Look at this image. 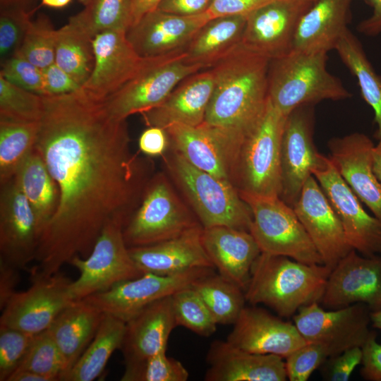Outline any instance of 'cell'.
Segmentation results:
<instances>
[{
	"label": "cell",
	"mask_w": 381,
	"mask_h": 381,
	"mask_svg": "<svg viewBox=\"0 0 381 381\" xmlns=\"http://www.w3.org/2000/svg\"><path fill=\"white\" fill-rule=\"evenodd\" d=\"M35 149L55 180L57 210L44 229L32 278L48 277L75 256L87 258L107 222L125 224L150 176V161L133 154L126 119L81 88L42 96Z\"/></svg>",
	"instance_id": "6da1fadb"
},
{
	"label": "cell",
	"mask_w": 381,
	"mask_h": 381,
	"mask_svg": "<svg viewBox=\"0 0 381 381\" xmlns=\"http://www.w3.org/2000/svg\"><path fill=\"white\" fill-rule=\"evenodd\" d=\"M270 61L240 43L210 67L214 87L204 122L236 129L246 137L267 107Z\"/></svg>",
	"instance_id": "7a4b0ae2"
},
{
	"label": "cell",
	"mask_w": 381,
	"mask_h": 381,
	"mask_svg": "<svg viewBox=\"0 0 381 381\" xmlns=\"http://www.w3.org/2000/svg\"><path fill=\"white\" fill-rule=\"evenodd\" d=\"M331 271L323 264L309 265L261 253L251 268L246 300L289 318L301 307L320 302Z\"/></svg>",
	"instance_id": "3957f363"
},
{
	"label": "cell",
	"mask_w": 381,
	"mask_h": 381,
	"mask_svg": "<svg viewBox=\"0 0 381 381\" xmlns=\"http://www.w3.org/2000/svg\"><path fill=\"white\" fill-rule=\"evenodd\" d=\"M327 53L291 51L271 59L268 98L287 116L295 109L322 100L350 98L351 92L327 69Z\"/></svg>",
	"instance_id": "277c9868"
},
{
	"label": "cell",
	"mask_w": 381,
	"mask_h": 381,
	"mask_svg": "<svg viewBox=\"0 0 381 381\" xmlns=\"http://www.w3.org/2000/svg\"><path fill=\"white\" fill-rule=\"evenodd\" d=\"M165 162L203 228L226 226L250 231L251 210L233 183L198 169L174 150Z\"/></svg>",
	"instance_id": "5b68a950"
},
{
	"label": "cell",
	"mask_w": 381,
	"mask_h": 381,
	"mask_svg": "<svg viewBox=\"0 0 381 381\" xmlns=\"http://www.w3.org/2000/svg\"><path fill=\"white\" fill-rule=\"evenodd\" d=\"M286 117L268 98L261 119L245 138L239 152L234 183L239 191L279 197L280 148Z\"/></svg>",
	"instance_id": "8992f818"
},
{
	"label": "cell",
	"mask_w": 381,
	"mask_h": 381,
	"mask_svg": "<svg viewBox=\"0 0 381 381\" xmlns=\"http://www.w3.org/2000/svg\"><path fill=\"white\" fill-rule=\"evenodd\" d=\"M238 192L251 210L250 232L261 253L309 265L323 264L292 207L279 197Z\"/></svg>",
	"instance_id": "52a82bcc"
},
{
	"label": "cell",
	"mask_w": 381,
	"mask_h": 381,
	"mask_svg": "<svg viewBox=\"0 0 381 381\" xmlns=\"http://www.w3.org/2000/svg\"><path fill=\"white\" fill-rule=\"evenodd\" d=\"M200 223L186 209L166 176L157 174L146 183L138 207L123 229L128 248L158 243Z\"/></svg>",
	"instance_id": "ba28073f"
},
{
	"label": "cell",
	"mask_w": 381,
	"mask_h": 381,
	"mask_svg": "<svg viewBox=\"0 0 381 381\" xmlns=\"http://www.w3.org/2000/svg\"><path fill=\"white\" fill-rule=\"evenodd\" d=\"M184 51L150 58L135 76L102 101L107 111L119 119L142 114L160 104L183 79L208 68L187 62Z\"/></svg>",
	"instance_id": "9c48e42d"
},
{
	"label": "cell",
	"mask_w": 381,
	"mask_h": 381,
	"mask_svg": "<svg viewBox=\"0 0 381 381\" xmlns=\"http://www.w3.org/2000/svg\"><path fill=\"white\" fill-rule=\"evenodd\" d=\"M125 222L113 219L107 223L90 255L74 257L69 264L80 273L71 281L69 293L73 301L106 291L114 285L140 277L143 273L133 260L123 234Z\"/></svg>",
	"instance_id": "30bf717a"
},
{
	"label": "cell",
	"mask_w": 381,
	"mask_h": 381,
	"mask_svg": "<svg viewBox=\"0 0 381 381\" xmlns=\"http://www.w3.org/2000/svg\"><path fill=\"white\" fill-rule=\"evenodd\" d=\"M165 130L171 148L190 164L234 185L244 134L205 122L197 126L174 124Z\"/></svg>",
	"instance_id": "8fae6325"
},
{
	"label": "cell",
	"mask_w": 381,
	"mask_h": 381,
	"mask_svg": "<svg viewBox=\"0 0 381 381\" xmlns=\"http://www.w3.org/2000/svg\"><path fill=\"white\" fill-rule=\"evenodd\" d=\"M370 312L361 303L325 310L318 302H314L301 307L294 321L306 342L325 345L333 356L363 346L371 332Z\"/></svg>",
	"instance_id": "7c38bea8"
},
{
	"label": "cell",
	"mask_w": 381,
	"mask_h": 381,
	"mask_svg": "<svg viewBox=\"0 0 381 381\" xmlns=\"http://www.w3.org/2000/svg\"><path fill=\"white\" fill-rule=\"evenodd\" d=\"M212 272L213 268H196L172 275L144 273L83 300L126 322L150 304L172 296Z\"/></svg>",
	"instance_id": "4fadbf2b"
},
{
	"label": "cell",
	"mask_w": 381,
	"mask_h": 381,
	"mask_svg": "<svg viewBox=\"0 0 381 381\" xmlns=\"http://www.w3.org/2000/svg\"><path fill=\"white\" fill-rule=\"evenodd\" d=\"M311 174L340 219L352 249L368 257L381 255V223L365 211L329 157L322 155Z\"/></svg>",
	"instance_id": "5bb4252c"
},
{
	"label": "cell",
	"mask_w": 381,
	"mask_h": 381,
	"mask_svg": "<svg viewBox=\"0 0 381 381\" xmlns=\"http://www.w3.org/2000/svg\"><path fill=\"white\" fill-rule=\"evenodd\" d=\"M71 281L59 272L32 279V286L16 292L2 309L0 325L35 336L49 329L59 314L73 301Z\"/></svg>",
	"instance_id": "9a60e30c"
},
{
	"label": "cell",
	"mask_w": 381,
	"mask_h": 381,
	"mask_svg": "<svg viewBox=\"0 0 381 381\" xmlns=\"http://www.w3.org/2000/svg\"><path fill=\"white\" fill-rule=\"evenodd\" d=\"M315 2L271 0L247 15L241 44L270 60L289 54L298 25Z\"/></svg>",
	"instance_id": "2e32d148"
},
{
	"label": "cell",
	"mask_w": 381,
	"mask_h": 381,
	"mask_svg": "<svg viewBox=\"0 0 381 381\" xmlns=\"http://www.w3.org/2000/svg\"><path fill=\"white\" fill-rule=\"evenodd\" d=\"M313 105H303L286 117L280 148L279 198L293 207L311 171L320 162L313 139Z\"/></svg>",
	"instance_id": "e0dca14e"
},
{
	"label": "cell",
	"mask_w": 381,
	"mask_h": 381,
	"mask_svg": "<svg viewBox=\"0 0 381 381\" xmlns=\"http://www.w3.org/2000/svg\"><path fill=\"white\" fill-rule=\"evenodd\" d=\"M0 186V260L23 269L35 260L42 230L14 177Z\"/></svg>",
	"instance_id": "ac0fdd59"
},
{
	"label": "cell",
	"mask_w": 381,
	"mask_h": 381,
	"mask_svg": "<svg viewBox=\"0 0 381 381\" xmlns=\"http://www.w3.org/2000/svg\"><path fill=\"white\" fill-rule=\"evenodd\" d=\"M320 302L329 309L361 303L371 311L381 310V255L351 250L332 270Z\"/></svg>",
	"instance_id": "d6986e66"
},
{
	"label": "cell",
	"mask_w": 381,
	"mask_h": 381,
	"mask_svg": "<svg viewBox=\"0 0 381 381\" xmlns=\"http://www.w3.org/2000/svg\"><path fill=\"white\" fill-rule=\"evenodd\" d=\"M293 208L320 254L331 270L352 249L337 214L320 184L311 175Z\"/></svg>",
	"instance_id": "ffe728a7"
},
{
	"label": "cell",
	"mask_w": 381,
	"mask_h": 381,
	"mask_svg": "<svg viewBox=\"0 0 381 381\" xmlns=\"http://www.w3.org/2000/svg\"><path fill=\"white\" fill-rule=\"evenodd\" d=\"M93 70L81 89L99 101L117 91L135 76L150 58L140 57L126 37V32L109 30L93 40Z\"/></svg>",
	"instance_id": "44dd1931"
},
{
	"label": "cell",
	"mask_w": 381,
	"mask_h": 381,
	"mask_svg": "<svg viewBox=\"0 0 381 381\" xmlns=\"http://www.w3.org/2000/svg\"><path fill=\"white\" fill-rule=\"evenodd\" d=\"M212 18L207 11L183 16L155 9L126 31V37L143 58L167 56L185 50L197 32Z\"/></svg>",
	"instance_id": "7402d4cb"
},
{
	"label": "cell",
	"mask_w": 381,
	"mask_h": 381,
	"mask_svg": "<svg viewBox=\"0 0 381 381\" xmlns=\"http://www.w3.org/2000/svg\"><path fill=\"white\" fill-rule=\"evenodd\" d=\"M327 146L329 157L339 174L381 223V183L373 171V140L355 132L330 139Z\"/></svg>",
	"instance_id": "603a6c76"
},
{
	"label": "cell",
	"mask_w": 381,
	"mask_h": 381,
	"mask_svg": "<svg viewBox=\"0 0 381 381\" xmlns=\"http://www.w3.org/2000/svg\"><path fill=\"white\" fill-rule=\"evenodd\" d=\"M226 341L248 352L285 358L307 343L295 325L255 306L243 308Z\"/></svg>",
	"instance_id": "cb8c5ba5"
},
{
	"label": "cell",
	"mask_w": 381,
	"mask_h": 381,
	"mask_svg": "<svg viewBox=\"0 0 381 381\" xmlns=\"http://www.w3.org/2000/svg\"><path fill=\"white\" fill-rule=\"evenodd\" d=\"M198 224L179 236L145 246L128 248L137 267L144 273L172 275L196 268H213Z\"/></svg>",
	"instance_id": "d4e9b609"
},
{
	"label": "cell",
	"mask_w": 381,
	"mask_h": 381,
	"mask_svg": "<svg viewBox=\"0 0 381 381\" xmlns=\"http://www.w3.org/2000/svg\"><path fill=\"white\" fill-rule=\"evenodd\" d=\"M214 87L210 68L188 76L160 104L140 114L145 124L164 129L174 124L200 125L205 121Z\"/></svg>",
	"instance_id": "484cf974"
},
{
	"label": "cell",
	"mask_w": 381,
	"mask_h": 381,
	"mask_svg": "<svg viewBox=\"0 0 381 381\" xmlns=\"http://www.w3.org/2000/svg\"><path fill=\"white\" fill-rule=\"evenodd\" d=\"M274 354L246 351L226 341H213L207 353L206 381H285V361Z\"/></svg>",
	"instance_id": "4316f807"
},
{
	"label": "cell",
	"mask_w": 381,
	"mask_h": 381,
	"mask_svg": "<svg viewBox=\"0 0 381 381\" xmlns=\"http://www.w3.org/2000/svg\"><path fill=\"white\" fill-rule=\"evenodd\" d=\"M204 248L219 274L244 291L252 266L261 250L248 231L226 226L203 228Z\"/></svg>",
	"instance_id": "83f0119b"
},
{
	"label": "cell",
	"mask_w": 381,
	"mask_h": 381,
	"mask_svg": "<svg viewBox=\"0 0 381 381\" xmlns=\"http://www.w3.org/2000/svg\"><path fill=\"white\" fill-rule=\"evenodd\" d=\"M176 326L172 296L147 306L126 322L121 347L125 363L139 361L167 352L170 334Z\"/></svg>",
	"instance_id": "f1b7e54d"
},
{
	"label": "cell",
	"mask_w": 381,
	"mask_h": 381,
	"mask_svg": "<svg viewBox=\"0 0 381 381\" xmlns=\"http://www.w3.org/2000/svg\"><path fill=\"white\" fill-rule=\"evenodd\" d=\"M352 1H315L298 25L291 51L327 53L334 49L339 39L348 29Z\"/></svg>",
	"instance_id": "f546056e"
},
{
	"label": "cell",
	"mask_w": 381,
	"mask_h": 381,
	"mask_svg": "<svg viewBox=\"0 0 381 381\" xmlns=\"http://www.w3.org/2000/svg\"><path fill=\"white\" fill-rule=\"evenodd\" d=\"M104 313L83 300L64 308L47 329L63 358L66 375L97 333Z\"/></svg>",
	"instance_id": "4dcf8cb0"
},
{
	"label": "cell",
	"mask_w": 381,
	"mask_h": 381,
	"mask_svg": "<svg viewBox=\"0 0 381 381\" xmlns=\"http://www.w3.org/2000/svg\"><path fill=\"white\" fill-rule=\"evenodd\" d=\"M246 18L238 15L209 20L185 49L186 61L211 67L241 42Z\"/></svg>",
	"instance_id": "1f68e13d"
},
{
	"label": "cell",
	"mask_w": 381,
	"mask_h": 381,
	"mask_svg": "<svg viewBox=\"0 0 381 381\" xmlns=\"http://www.w3.org/2000/svg\"><path fill=\"white\" fill-rule=\"evenodd\" d=\"M14 179L32 207L42 233L57 210L59 193L35 147L19 167Z\"/></svg>",
	"instance_id": "d6a6232c"
},
{
	"label": "cell",
	"mask_w": 381,
	"mask_h": 381,
	"mask_svg": "<svg viewBox=\"0 0 381 381\" xmlns=\"http://www.w3.org/2000/svg\"><path fill=\"white\" fill-rule=\"evenodd\" d=\"M125 331L126 322L104 313L94 338L61 380L92 381L99 377L114 351L121 349Z\"/></svg>",
	"instance_id": "836d02e7"
},
{
	"label": "cell",
	"mask_w": 381,
	"mask_h": 381,
	"mask_svg": "<svg viewBox=\"0 0 381 381\" xmlns=\"http://www.w3.org/2000/svg\"><path fill=\"white\" fill-rule=\"evenodd\" d=\"M341 61L356 78L362 97L374 111L377 125L375 138L381 139V75L368 60L361 42L349 30L341 35L336 44Z\"/></svg>",
	"instance_id": "e575fe53"
},
{
	"label": "cell",
	"mask_w": 381,
	"mask_h": 381,
	"mask_svg": "<svg viewBox=\"0 0 381 381\" xmlns=\"http://www.w3.org/2000/svg\"><path fill=\"white\" fill-rule=\"evenodd\" d=\"M40 121L0 119V185L11 179L33 151Z\"/></svg>",
	"instance_id": "d590c367"
},
{
	"label": "cell",
	"mask_w": 381,
	"mask_h": 381,
	"mask_svg": "<svg viewBox=\"0 0 381 381\" xmlns=\"http://www.w3.org/2000/svg\"><path fill=\"white\" fill-rule=\"evenodd\" d=\"M92 38L69 21L57 30L55 64L82 86L93 70Z\"/></svg>",
	"instance_id": "8d00e7d4"
},
{
	"label": "cell",
	"mask_w": 381,
	"mask_h": 381,
	"mask_svg": "<svg viewBox=\"0 0 381 381\" xmlns=\"http://www.w3.org/2000/svg\"><path fill=\"white\" fill-rule=\"evenodd\" d=\"M192 287L202 298L217 324L234 325L246 306L244 290L214 272L196 280Z\"/></svg>",
	"instance_id": "74e56055"
},
{
	"label": "cell",
	"mask_w": 381,
	"mask_h": 381,
	"mask_svg": "<svg viewBox=\"0 0 381 381\" xmlns=\"http://www.w3.org/2000/svg\"><path fill=\"white\" fill-rule=\"evenodd\" d=\"M69 21L92 39L102 32H126L133 23L132 0H90L83 10Z\"/></svg>",
	"instance_id": "f35d334b"
},
{
	"label": "cell",
	"mask_w": 381,
	"mask_h": 381,
	"mask_svg": "<svg viewBox=\"0 0 381 381\" xmlns=\"http://www.w3.org/2000/svg\"><path fill=\"white\" fill-rule=\"evenodd\" d=\"M172 306L177 326H183L203 337L216 332L218 324L192 285L172 295Z\"/></svg>",
	"instance_id": "ab89813d"
},
{
	"label": "cell",
	"mask_w": 381,
	"mask_h": 381,
	"mask_svg": "<svg viewBox=\"0 0 381 381\" xmlns=\"http://www.w3.org/2000/svg\"><path fill=\"white\" fill-rule=\"evenodd\" d=\"M56 38L57 30L49 17L40 14L30 23L22 44L15 55L25 58L44 69L55 62Z\"/></svg>",
	"instance_id": "60d3db41"
},
{
	"label": "cell",
	"mask_w": 381,
	"mask_h": 381,
	"mask_svg": "<svg viewBox=\"0 0 381 381\" xmlns=\"http://www.w3.org/2000/svg\"><path fill=\"white\" fill-rule=\"evenodd\" d=\"M43 111L42 95L16 86L0 75V119L40 121Z\"/></svg>",
	"instance_id": "b9f144b4"
},
{
	"label": "cell",
	"mask_w": 381,
	"mask_h": 381,
	"mask_svg": "<svg viewBox=\"0 0 381 381\" xmlns=\"http://www.w3.org/2000/svg\"><path fill=\"white\" fill-rule=\"evenodd\" d=\"M16 370L31 371L47 377L49 381L60 380L64 373L63 358L47 330L34 336Z\"/></svg>",
	"instance_id": "7bdbcfd3"
},
{
	"label": "cell",
	"mask_w": 381,
	"mask_h": 381,
	"mask_svg": "<svg viewBox=\"0 0 381 381\" xmlns=\"http://www.w3.org/2000/svg\"><path fill=\"white\" fill-rule=\"evenodd\" d=\"M189 373L178 360L162 352L143 360L126 363L122 381H186Z\"/></svg>",
	"instance_id": "ee69618b"
},
{
	"label": "cell",
	"mask_w": 381,
	"mask_h": 381,
	"mask_svg": "<svg viewBox=\"0 0 381 381\" xmlns=\"http://www.w3.org/2000/svg\"><path fill=\"white\" fill-rule=\"evenodd\" d=\"M32 11L17 8H0L1 63L15 55L32 20Z\"/></svg>",
	"instance_id": "f6af8a7d"
},
{
	"label": "cell",
	"mask_w": 381,
	"mask_h": 381,
	"mask_svg": "<svg viewBox=\"0 0 381 381\" xmlns=\"http://www.w3.org/2000/svg\"><path fill=\"white\" fill-rule=\"evenodd\" d=\"M34 336L0 325V380L8 381L25 356Z\"/></svg>",
	"instance_id": "bcb514c9"
},
{
	"label": "cell",
	"mask_w": 381,
	"mask_h": 381,
	"mask_svg": "<svg viewBox=\"0 0 381 381\" xmlns=\"http://www.w3.org/2000/svg\"><path fill=\"white\" fill-rule=\"evenodd\" d=\"M332 354L323 344L307 342L286 358L287 379L290 381H306Z\"/></svg>",
	"instance_id": "7dc6e473"
},
{
	"label": "cell",
	"mask_w": 381,
	"mask_h": 381,
	"mask_svg": "<svg viewBox=\"0 0 381 381\" xmlns=\"http://www.w3.org/2000/svg\"><path fill=\"white\" fill-rule=\"evenodd\" d=\"M0 75L23 89L45 95L42 69L25 58L14 55L1 63Z\"/></svg>",
	"instance_id": "c3c4849f"
},
{
	"label": "cell",
	"mask_w": 381,
	"mask_h": 381,
	"mask_svg": "<svg viewBox=\"0 0 381 381\" xmlns=\"http://www.w3.org/2000/svg\"><path fill=\"white\" fill-rule=\"evenodd\" d=\"M361 347H353L328 358L320 367L324 380H349L355 368L361 363Z\"/></svg>",
	"instance_id": "681fc988"
},
{
	"label": "cell",
	"mask_w": 381,
	"mask_h": 381,
	"mask_svg": "<svg viewBox=\"0 0 381 381\" xmlns=\"http://www.w3.org/2000/svg\"><path fill=\"white\" fill-rule=\"evenodd\" d=\"M44 96L68 94L79 90L82 85L55 63L42 69Z\"/></svg>",
	"instance_id": "f907efd6"
},
{
	"label": "cell",
	"mask_w": 381,
	"mask_h": 381,
	"mask_svg": "<svg viewBox=\"0 0 381 381\" xmlns=\"http://www.w3.org/2000/svg\"><path fill=\"white\" fill-rule=\"evenodd\" d=\"M376 337L375 332L371 331L361 347L362 367L360 373L368 381H381V344L377 341Z\"/></svg>",
	"instance_id": "816d5d0a"
},
{
	"label": "cell",
	"mask_w": 381,
	"mask_h": 381,
	"mask_svg": "<svg viewBox=\"0 0 381 381\" xmlns=\"http://www.w3.org/2000/svg\"><path fill=\"white\" fill-rule=\"evenodd\" d=\"M147 127L138 139L140 152L150 157L164 156L170 147L167 131L157 126Z\"/></svg>",
	"instance_id": "f5cc1de1"
},
{
	"label": "cell",
	"mask_w": 381,
	"mask_h": 381,
	"mask_svg": "<svg viewBox=\"0 0 381 381\" xmlns=\"http://www.w3.org/2000/svg\"><path fill=\"white\" fill-rule=\"evenodd\" d=\"M270 1L271 0H213L207 11L212 18L248 15Z\"/></svg>",
	"instance_id": "db71d44e"
},
{
	"label": "cell",
	"mask_w": 381,
	"mask_h": 381,
	"mask_svg": "<svg viewBox=\"0 0 381 381\" xmlns=\"http://www.w3.org/2000/svg\"><path fill=\"white\" fill-rule=\"evenodd\" d=\"M213 0H162L157 9L179 16H195L206 12Z\"/></svg>",
	"instance_id": "11a10c76"
},
{
	"label": "cell",
	"mask_w": 381,
	"mask_h": 381,
	"mask_svg": "<svg viewBox=\"0 0 381 381\" xmlns=\"http://www.w3.org/2000/svg\"><path fill=\"white\" fill-rule=\"evenodd\" d=\"M18 269L0 260V308L2 310L16 292L18 283Z\"/></svg>",
	"instance_id": "9f6ffc18"
},
{
	"label": "cell",
	"mask_w": 381,
	"mask_h": 381,
	"mask_svg": "<svg viewBox=\"0 0 381 381\" xmlns=\"http://www.w3.org/2000/svg\"><path fill=\"white\" fill-rule=\"evenodd\" d=\"M372 8L371 15L358 25V31L374 37L381 33V0H363Z\"/></svg>",
	"instance_id": "6f0895ef"
},
{
	"label": "cell",
	"mask_w": 381,
	"mask_h": 381,
	"mask_svg": "<svg viewBox=\"0 0 381 381\" xmlns=\"http://www.w3.org/2000/svg\"><path fill=\"white\" fill-rule=\"evenodd\" d=\"M161 1L162 0H132V25L135 24L147 13L157 9Z\"/></svg>",
	"instance_id": "680465c9"
},
{
	"label": "cell",
	"mask_w": 381,
	"mask_h": 381,
	"mask_svg": "<svg viewBox=\"0 0 381 381\" xmlns=\"http://www.w3.org/2000/svg\"><path fill=\"white\" fill-rule=\"evenodd\" d=\"M8 381H49V380L31 371L16 370L9 377Z\"/></svg>",
	"instance_id": "91938a15"
},
{
	"label": "cell",
	"mask_w": 381,
	"mask_h": 381,
	"mask_svg": "<svg viewBox=\"0 0 381 381\" xmlns=\"http://www.w3.org/2000/svg\"><path fill=\"white\" fill-rule=\"evenodd\" d=\"M34 0H0V8H22L29 11Z\"/></svg>",
	"instance_id": "94428289"
},
{
	"label": "cell",
	"mask_w": 381,
	"mask_h": 381,
	"mask_svg": "<svg viewBox=\"0 0 381 381\" xmlns=\"http://www.w3.org/2000/svg\"><path fill=\"white\" fill-rule=\"evenodd\" d=\"M373 167L375 176L381 183V139L373 149Z\"/></svg>",
	"instance_id": "6125c7cd"
},
{
	"label": "cell",
	"mask_w": 381,
	"mask_h": 381,
	"mask_svg": "<svg viewBox=\"0 0 381 381\" xmlns=\"http://www.w3.org/2000/svg\"><path fill=\"white\" fill-rule=\"evenodd\" d=\"M71 0H42V5L51 8H63L71 2Z\"/></svg>",
	"instance_id": "be15d7a7"
},
{
	"label": "cell",
	"mask_w": 381,
	"mask_h": 381,
	"mask_svg": "<svg viewBox=\"0 0 381 381\" xmlns=\"http://www.w3.org/2000/svg\"><path fill=\"white\" fill-rule=\"evenodd\" d=\"M370 320L373 327L381 329V310L371 311Z\"/></svg>",
	"instance_id": "e7e4bbea"
},
{
	"label": "cell",
	"mask_w": 381,
	"mask_h": 381,
	"mask_svg": "<svg viewBox=\"0 0 381 381\" xmlns=\"http://www.w3.org/2000/svg\"><path fill=\"white\" fill-rule=\"evenodd\" d=\"M90 0H79V1L83 4L84 6H85L86 4H87L89 2H90Z\"/></svg>",
	"instance_id": "03108f58"
},
{
	"label": "cell",
	"mask_w": 381,
	"mask_h": 381,
	"mask_svg": "<svg viewBox=\"0 0 381 381\" xmlns=\"http://www.w3.org/2000/svg\"><path fill=\"white\" fill-rule=\"evenodd\" d=\"M311 1H313L315 2V1H317L318 0H311Z\"/></svg>",
	"instance_id": "003e7915"
}]
</instances>
